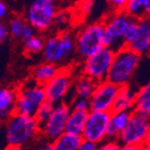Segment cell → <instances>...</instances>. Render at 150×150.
<instances>
[{"mask_svg": "<svg viewBox=\"0 0 150 150\" xmlns=\"http://www.w3.org/2000/svg\"><path fill=\"white\" fill-rule=\"evenodd\" d=\"M82 141V138L79 135L64 132L58 139H56L52 144L54 150H77Z\"/></svg>", "mask_w": 150, "mask_h": 150, "instance_id": "cell-25", "label": "cell"}, {"mask_svg": "<svg viewBox=\"0 0 150 150\" xmlns=\"http://www.w3.org/2000/svg\"><path fill=\"white\" fill-rule=\"evenodd\" d=\"M41 55L45 62L67 67L75 56V34L71 30L50 34L45 38Z\"/></svg>", "mask_w": 150, "mask_h": 150, "instance_id": "cell-3", "label": "cell"}, {"mask_svg": "<svg viewBox=\"0 0 150 150\" xmlns=\"http://www.w3.org/2000/svg\"><path fill=\"white\" fill-rule=\"evenodd\" d=\"M96 85H97V83L95 81L85 77V76L81 75V74L75 76L70 98H83V99L89 100V98L93 93Z\"/></svg>", "mask_w": 150, "mask_h": 150, "instance_id": "cell-20", "label": "cell"}, {"mask_svg": "<svg viewBox=\"0 0 150 150\" xmlns=\"http://www.w3.org/2000/svg\"><path fill=\"white\" fill-rule=\"evenodd\" d=\"M33 149L32 150H54L53 144L48 141H45L43 139H39L38 141H36L34 144L32 145Z\"/></svg>", "mask_w": 150, "mask_h": 150, "instance_id": "cell-31", "label": "cell"}, {"mask_svg": "<svg viewBox=\"0 0 150 150\" xmlns=\"http://www.w3.org/2000/svg\"><path fill=\"white\" fill-rule=\"evenodd\" d=\"M130 18L131 17H129L125 12H112L105 20L102 21L104 26L105 45L107 47L112 48L115 52L124 47L123 36Z\"/></svg>", "mask_w": 150, "mask_h": 150, "instance_id": "cell-10", "label": "cell"}, {"mask_svg": "<svg viewBox=\"0 0 150 150\" xmlns=\"http://www.w3.org/2000/svg\"><path fill=\"white\" fill-rule=\"evenodd\" d=\"M142 58L147 57L150 52V21L149 17L139 20V32L135 39L127 46Z\"/></svg>", "mask_w": 150, "mask_h": 150, "instance_id": "cell-14", "label": "cell"}, {"mask_svg": "<svg viewBox=\"0 0 150 150\" xmlns=\"http://www.w3.org/2000/svg\"><path fill=\"white\" fill-rule=\"evenodd\" d=\"M54 107H55V105L52 104L50 102H48V101H45L44 103L41 104L40 107L38 108L35 115H34V118H35V120L37 121L39 125L41 126L45 121L50 118V115L53 112Z\"/></svg>", "mask_w": 150, "mask_h": 150, "instance_id": "cell-28", "label": "cell"}, {"mask_svg": "<svg viewBox=\"0 0 150 150\" xmlns=\"http://www.w3.org/2000/svg\"><path fill=\"white\" fill-rule=\"evenodd\" d=\"M138 32H139V20L138 19H134V18H130V21L125 30L124 36H123V44H124V46L127 47L128 45L134 40L137 35H138Z\"/></svg>", "mask_w": 150, "mask_h": 150, "instance_id": "cell-27", "label": "cell"}, {"mask_svg": "<svg viewBox=\"0 0 150 150\" xmlns=\"http://www.w3.org/2000/svg\"><path fill=\"white\" fill-rule=\"evenodd\" d=\"M97 149H98L97 144L87 142V141H82V143L78 147L77 150H97Z\"/></svg>", "mask_w": 150, "mask_h": 150, "instance_id": "cell-36", "label": "cell"}, {"mask_svg": "<svg viewBox=\"0 0 150 150\" xmlns=\"http://www.w3.org/2000/svg\"><path fill=\"white\" fill-rule=\"evenodd\" d=\"M124 12L134 19L148 18L150 14V0H127Z\"/></svg>", "mask_w": 150, "mask_h": 150, "instance_id": "cell-23", "label": "cell"}, {"mask_svg": "<svg viewBox=\"0 0 150 150\" xmlns=\"http://www.w3.org/2000/svg\"><path fill=\"white\" fill-rule=\"evenodd\" d=\"M142 150H149V147H144Z\"/></svg>", "mask_w": 150, "mask_h": 150, "instance_id": "cell-40", "label": "cell"}, {"mask_svg": "<svg viewBox=\"0 0 150 150\" xmlns=\"http://www.w3.org/2000/svg\"><path fill=\"white\" fill-rule=\"evenodd\" d=\"M74 79L75 74L71 68L68 66L61 68L58 75L43 86L46 101L54 105L68 102V99H70L71 95Z\"/></svg>", "mask_w": 150, "mask_h": 150, "instance_id": "cell-9", "label": "cell"}, {"mask_svg": "<svg viewBox=\"0 0 150 150\" xmlns=\"http://www.w3.org/2000/svg\"><path fill=\"white\" fill-rule=\"evenodd\" d=\"M60 1H61L62 3H66V4H69V3L71 2L73 0H60Z\"/></svg>", "mask_w": 150, "mask_h": 150, "instance_id": "cell-39", "label": "cell"}, {"mask_svg": "<svg viewBox=\"0 0 150 150\" xmlns=\"http://www.w3.org/2000/svg\"><path fill=\"white\" fill-rule=\"evenodd\" d=\"M58 10L56 0H33L25 10L23 17L36 33L42 35L53 30Z\"/></svg>", "mask_w": 150, "mask_h": 150, "instance_id": "cell-5", "label": "cell"}, {"mask_svg": "<svg viewBox=\"0 0 150 150\" xmlns=\"http://www.w3.org/2000/svg\"><path fill=\"white\" fill-rule=\"evenodd\" d=\"M150 118L132 112L126 127L120 133L117 142L120 145L149 147Z\"/></svg>", "mask_w": 150, "mask_h": 150, "instance_id": "cell-7", "label": "cell"}, {"mask_svg": "<svg viewBox=\"0 0 150 150\" xmlns=\"http://www.w3.org/2000/svg\"><path fill=\"white\" fill-rule=\"evenodd\" d=\"M119 87L108 81L97 83L93 93L89 98V111L111 112Z\"/></svg>", "mask_w": 150, "mask_h": 150, "instance_id": "cell-13", "label": "cell"}, {"mask_svg": "<svg viewBox=\"0 0 150 150\" xmlns=\"http://www.w3.org/2000/svg\"><path fill=\"white\" fill-rule=\"evenodd\" d=\"M95 6V0H79L76 4V17L86 18L89 15Z\"/></svg>", "mask_w": 150, "mask_h": 150, "instance_id": "cell-29", "label": "cell"}, {"mask_svg": "<svg viewBox=\"0 0 150 150\" xmlns=\"http://www.w3.org/2000/svg\"><path fill=\"white\" fill-rule=\"evenodd\" d=\"M8 34L14 40L20 41L21 43L30 39L36 34L35 30L26 22L22 15H14L8 19Z\"/></svg>", "mask_w": 150, "mask_h": 150, "instance_id": "cell-16", "label": "cell"}, {"mask_svg": "<svg viewBox=\"0 0 150 150\" xmlns=\"http://www.w3.org/2000/svg\"><path fill=\"white\" fill-rule=\"evenodd\" d=\"M46 101L43 86L28 80L17 87L15 113L34 117L38 108Z\"/></svg>", "mask_w": 150, "mask_h": 150, "instance_id": "cell-6", "label": "cell"}, {"mask_svg": "<svg viewBox=\"0 0 150 150\" xmlns=\"http://www.w3.org/2000/svg\"><path fill=\"white\" fill-rule=\"evenodd\" d=\"M143 148L138 147V146H131V145H121L119 150H142Z\"/></svg>", "mask_w": 150, "mask_h": 150, "instance_id": "cell-37", "label": "cell"}, {"mask_svg": "<svg viewBox=\"0 0 150 150\" xmlns=\"http://www.w3.org/2000/svg\"><path fill=\"white\" fill-rule=\"evenodd\" d=\"M142 59L141 56L126 46L115 50L106 81L118 87L131 84L140 67Z\"/></svg>", "mask_w": 150, "mask_h": 150, "instance_id": "cell-2", "label": "cell"}, {"mask_svg": "<svg viewBox=\"0 0 150 150\" xmlns=\"http://www.w3.org/2000/svg\"><path fill=\"white\" fill-rule=\"evenodd\" d=\"M110 112L104 111H89L85 126L81 134L83 141L100 145L107 141L108 124Z\"/></svg>", "mask_w": 150, "mask_h": 150, "instance_id": "cell-12", "label": "cell"}, {"mask_svg": "<svg viewBox=\"0 0 150 150\" xmlns=\"http://www.w3.org/2000/svg\"><path fill=\"white\" fill-rule=\"evenodd\" d=\"M10 37L8 25L4 21H0V44H3Z\"/></svg>", "mask_w": 150, "mask_h": 150, "instance_id": "cell-34", "label": "cell"}, {"mask_svg": "<svg viewBox=\"0 0 150 150\" xmlns=\"http://www.w3.org/2000/svg\"><path fill=\"white\" fill-rule=\"evenodd\" d=\"M132 112L150 118V85L148 83L137 89Z\"/></svg>", "mask_w": 150, "mask_h": 150, "instance_id": "cell-21", "label": "cell"}, {"mask_svg": "<svg viewBox=\"0 0 150 150\" xmlns=\"http://www.w3.org/2000/svg\"><path fill=\"white\" fill-rule=\"evenodd\" d=\"M44 36L36 33L35 35L32 36L30 39L22 42L23 53L26 56H28V57H33V56L41 54L42 53L43 46H44Z\"/></svg>", "mask_w": 150, "mask_h": 150, "instance_id": "cell-26", "label": "cell"}, {"mask_svg": "<svg viewBox=\"0 0 150 150\" xmlns=\"http://www.w3.org/2000/svg\"><path fill=\"white\" fill-rule=\"evenodd\" d=\"M16 97H17L16 86H0V125L4 124L15 113Z\"/></svg>", "mask_w": 150, "mask_h": 150, "instance_id": "cell-15", "label": "cell"}, {"mask_svg": "<svg viewBox=\"0 0 150 150\" xmlns=\"http://www.w3.org/2000/svg\"><path fill=\"white\" fill-rule=\"evenodd\" d=\"M115 53L112 48L107 46L103 47L95 55L81 61L80 74L91 79L96 83L106 81Z\"/></svg>", "mask_w": 150, "mask_h": 150, "instance_id": "cell-8", "label": "cell"}, {"mask_svg": "<svg viewBox=\"0 0 150 150\" xmlns=\"http://www.w3.org/2000/svg\"><path fill=\"white\" fill-rule=\"evenodd\" d=\"M113 12H124L127 0H107Z\"/></svg>", "mask_w": 150, "mask_h": 150, "instance_id": "cell-33", "label": "cell"}, {"mask_svg": "<svg viewBox=\"0 0 150 150\" xmlns=\"http://www.w3.org/2000/svg\"><path fill=\"white\" fill-rule=\"evenodd\" d=\"M102 21L84 24L75 34V56L83 61L105 47Z\"/></svg>", "mask_w": 150, "mask_h": 150, "instance_id": "cell-4", "label": "cell"}, {"mask_svg": "<svg viewBox=\"0 0 150 150\" xmlns=\"http://www.w3.org/2000/svg\"><path fill=\"white\" fill-rule=\"evenodd\" d=\"M120 144L117 141H110L107 140L103 142L102 144L98 145L97 150H119L120 149Z\"/></svg>", "mask_w": 150, "mask_h": 150, "instance_id": "cell-32", "label": "cell"}, {"mask_svg": "<svg viewBox=\"0 0 150 150\" xmlns=\"http://www.w3.org/2000/svg\"><path fill=\"white\" fill-rule=\"evenodd\" d=\"M8 16V4L0 0V21H4Z\"/></svg>", "mask_w": 150, "mask_h": 150, "instance_id": "cell-35", "label": "cell"}, {"mask_svg": "<svg viewBox=\"0 0 150 150\" xmlns=\"http://www.w3.org/2000/svg\"><path fill=\"white\" fill-rule=\"evenodd\" d=\"M71 111L67 102L56 104L50 118L40 126V138L53 143L65 132V127Z\"/></svg>", "mask_w": 150, "mask_h": 150, "instance_id": "cell-11", "label": "cell"}, {"mask_svg": "<svg viewBox=\"0 0 150 150\" xmlns=\"http://www.w3.org/2000/svg\"><path fill=\"white\" fill-rule=\"evenodd\" d=\"M88 112L71 110L69 113V117L67 119L66 127H65V132L69 133V134L81 137L83 129H84V126H85L86 120H87Z\"/></svg>", "mask_w": 150, "mask_h": 150, "instance_id": "cell-22", "label": "cell"}, {"mask_svg": "<svg viewBox=\"0 0 150 150\" xmlns=\"http://www.w3.org/2000/svg\"><path fill=\"white\" fill-rule=\"evenodd\" d=\"M68 104L70 106V109L76 110V111H89V102L87 99H83V98H70L68 101Z\"/></svg>", "mask_w": 150, "mask_h": 150, "instance_id": "cell-30", "label": "cell"}, {"mask_svg": "<svg viewBox=\"0 0 150 150\" xmlns=\"http://www.w3.org/2000/svg\"><path fill=\"white\" fill-rule=\"evenodd\" d=\"M131 113H132L131 111H111L110 112L107 140H118L120 133L127 125Z\"/></svg>", "mask_w": 150, "mask_h": 150, "instance_id": "cell-19", "label": "cell"}, {"mask_svg": "<svg viewBox=\"0 0 150 150\" xmlns=\"http://www.w3.org/2000/svg\"><path fill=\"white\" fill-rule=\"evenodd\" d=\"M8 146L25 148L40 139V125L34 117L14 113L4 123Z\"/></svg>", "mask_w": 150, "mask_h": 150, "instance_id": "cell-1", "label": "cell"}, {"mask_svg": "<svg viewBox=\"0 0 150 150\" xmlns=\"http://www.w3.org/2000/svg\"><path fill=\"white\" fill-rule=\"evenodd\" d=\"M76 18L77 17H76L74 11L68 10V8L58 10L55 19H54L53 30L56 33H63L70 30V28L75 23Z\"/></svg>", "mask_w": 150, "mask_h": 150, "instance_id": "cell-24", "label": "cell"}, {"mask_svg": "<svg viewBox=\"0 0 150 150\" xmlns=\"http://www.w3.org/2000/svg\"><path fill=\"white\" fill-rule=\"evenodd\" d=\"M62 67L58 66L53 63L48 62H43L39 63L33 68L30 71V80L33 82L37 83L39 85L44 86L46 83L50 82L53 78H55L58 75V73L60 71Z\"/></svg>", "mask_w": 150, "mask_h": 150, "instance_id": "cell-18", "label": "cell"}, {"mask_svg": "<svg viewBox=\"0 0 150 150\" xmlns=\"http://www.w3.org/2000/svg\"><path fill=\"white\" fill-rule=\"evenodd\" d=\"M138 87L131 84L119 87L118 95L113 103L112 111H131L134 105L135 93Z\"/></svg>", "mask_w": 150, "mask_h": 150, "instance_id": "cell-17", "label": "cell"}, {"mask_svg": "<svg viewBox=\"0 0 150 150\" xmlns=\"http://www.w3.org/2000/svg\"><path fill=\"white\" fill-rule=\"evenodd\" d=\"M4 150H24L22 148H19V147H13V146H8V147L5 148Z\"/></svg>", "mask_w": 150, "mask_h": 150, "instance_id": "cell-38", "label": "cell"}]
</instances>
